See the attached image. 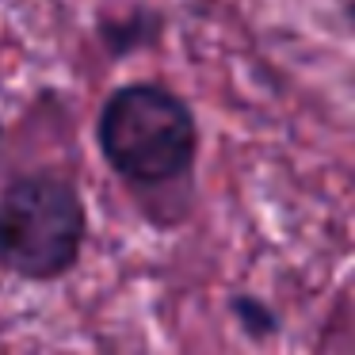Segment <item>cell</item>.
I'll return each instance as SVG.
<instances>
[{
    "mask_svg": "<svg viewBox=\"0 0 355 355\" xmlns=\"http://www.w3.org/2000/svg\"><path fill=\"white\" fill-rule=\"evenodd\" d=\"M199 141L191 103L161 80L111 88L96 111V149L111 176L141 202L191 187Z\"/></svg>",
    "mask_w": 355,
    "mask_h": 355,
    "instance_id": "obj_1",
    "label": "cell"
},
{
    "mask_svg": "<svg viewBox=\"0 0 355 355\" xmlns=\"http://www.w3.org/2000/svg\"><path fill=\"white\" fill-rule=\"evenodd\" d=\"M88 245V202L65 168H24L0 187V271L19 283L73 275Z\"/></svg>",
    "mask_w": 355,
    "mask_h": 355,
    "instance_id": "obj_2",
    "label": "cell"
},
{
    "mask_svg": "<svg viewBox=\"0 0 355 355\" xmlns=\"http://www.w3.org/2000/svg\"><path fill=\"white\" fill-rule=\"evenodd\" d=\"M164 19L161 8H149V4H130L123 12H103L96 19V42L111 62H126L134 54H146L157 42L164 39Z\"/></svg>",
    "mask_w": 355,
    "mask_h": 355,
    "instance_id": "obj_3",
    "label": "cell"
},
{
    "mask_svg": "<svg viewBox=\"0 0 355 355\" xmlns=\"http://www.w3.org/2000/svg\"><path fill=\"white\" fill-rule=\"evenodd\" d=\"M230 313H233L237 329L245 332L248 340H271V336L283 332L279 313L263 298H256V294H233V298H230Z\"/></svg>",
    "mask_w": 355,
    "mask_h": 355,
    "instance_id": "obj_4",
    "label": "cell"
}]
</instances>
